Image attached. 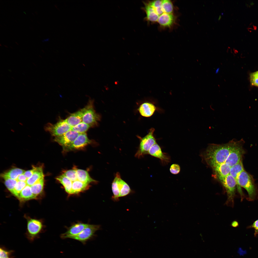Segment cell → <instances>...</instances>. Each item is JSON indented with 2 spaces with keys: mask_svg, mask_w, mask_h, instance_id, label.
Instances as JSON below:
<instances>
[{
  "mask_svg": "<svg viewBox=\"0 0 258 258\" xmlns=\"http://www.w3.org/2000/svg\"><path fill=\"white\" fill-rule=\"evenodd\" d=\"M231 167L224 162L217 165L212 168L215 175L220 181L229 174Z\"/></svg>",
  "mask_w": 258,
  "mask_h": 258,
  "instance_id": "17",
  "label": "cell"
},
{
  "mask_svg": "<svg viewBox=\"0 0 258 258\" xmlns=\"http://www.w3.org/2000/svg\"><path fill=\"white\" fill-rule=\"evenodd\" d=\"M249 77L251 85L258 87V70L251 73Z\"/></svg>",
  "mask_w": 258,
  "mask_h": 258,
  "instance_id": "32",
  "label": "cell"
},
{
  "mask_svg": "<svg viewBox=\"0 0 258 258\" xmlns=\"http://www.w3.org/2000/svg\"><path fill=\"white\" fill-rule=\"evenodd\" d=\"M2 178L4 180V184L6 187L12 193L16 183V180L6 177Z\"/></svg>",
  "mask_w": 258,
  "mask_h": 258,
  "instance_id": "30",
  "label": "cell"
},
{
  "mask_svg": "<svg viewBox=\"0 0 258 258\" xmlns=\"http://www.w3.org/2000/svg\"><path fill=\"white\" fill-rule=\"evenodd\" d=\"M44 184V177L31 186L32 191L36 199L43 191Z\"/></svg>",
  "mask_w": 258,
  "mask_h": 258,
  "instance_id": "25",
  "label": "cell"
},
{
  "mask_svg": "<svg viewBox=\"0 0 258 258\" xmlns=\"http://www.w3.org/2000/svg\"><path fill=\"white\" fill-rule=\"evenodd\" d=\"M16 180V183L12 194L17 197L21 191L27 185V184L26 181H22Z\"/></svg>",
  "mask_w": 258,
  "mask_h": 258,
  "instance_id": "29",
  "label": "cell"
},
{
  "mask_svg": "<svg viewBox=\"0 0 258 258\" xmlns=\"http://www.w3.org/2000/svg\"><path fill=\"white\" fill-rule=\"evenodd\" d=\"M220 181L225 188L227 194L226 204L227 206H233L236 187V180L229 174Z\"/></svg>",
  "mask_w": 258,
  "mask_h": 258,
  "instance_id": "6",
  "label": "cell"
},
{
  "mask_svg": "<svg viewBox=\"0 0 258 258\" xmlns=\"http://www.w3.org/2000/svg\"><path fill=\"white\" fill-rule=\"evenodd\" d=\"M243 140L236 141L234 146L225 163L231 167L238 163L242 159L244 153L243 148L244 142Z\"/></svg>",
  "mask_w": 258,
  "mask_h": 258,
  "instance_id": "9",
  "label": "cell"
},
{
  "mask_svg": "<svg viewBox=\"0 0 258 258\" xmlns=\"http://www.w3.org/2000/svg\"><path fill=\"white\" fill-rule=\"evenodd\" d=\"M219 70H220V68H218L217 69H216V70L215 71V73L216 74H218V72H219Z\"/></svg>",
  "mask_w": 258,
  "mask_h": 258,
  "instance_id": "37",
  "label": "cell"
},
{
  "mask_svg": "<svg viewBox=\"0 0 258 258\" xmlns=\"http://www.w3.org/2000/svg\"><path fill=\"white\" fill-rule=\"evenodd\" d=\"M236 141L233 140L227 143L209 145L203 154L207 164L211 168L224 163L229 156Z\"/></svg>",
  "mask_w": 258,
  "mask_h": 258,
  "instance_id": "1",
  "label": "cell"
},
{
  "mask_svg": "<svg viewBox=\"0 0 258 258\" xmlns=\"http://www.w3.org/2000/svg\"><path fill=\"white\" fill-rule=\"evenodd\" d=\"M4 45V46H5V47H7V48L8 47L7 46L5 45Z\"/></svg>",
  "mask_w": 258,
  "mask_h": 258,
  "instance_id": "41",
  "label": "cell"
},
{
  "mask_svg": "<svg viewBox=\"0 0 258 258\" xmlns=\"http://www.w3.org/2000/svg\"><path fill=\"white\" fill-rule=\"evenodd\" d=\"M17 198L21 202L36 199L32 191L31 186L28 185L22 190Z\"/></svg>",
  "mask_w": 258,
  "mask_h": 258,
  "instance_id": "22",
  "label": "cell"
},
{
  "mask_svg": "<svg viewBox=\"0 0 258 258\" xmlns=\"http://www.w3.org/2000/svg\"><path fill=\"white\" fill-rule=\"evenodd\" d=\"M80 134L71 130L61 135L54 137V140L63 148L70 145Z\"/></svg>",
  "mask_w": 258,
  "mask_h": 258,
  "instance_id": "13",
  "label": "cell"
},
{
  "mask_svg": "<svg viewBox=\"0 0 258 258\" xmlns=\"http://www.w3.org/2000/svg\"><path fill=\"white\" fill-rule=\"evenodd\" d=\"M78 180L84 183L89 184L92 182L97 181L93 179L90 176L88 172L86 170L75 168Z\"/></svg>",
  "mask_w": 258,
  "mask_h": 258,
  "instance_id": "21",
  "label": "cell"
},
{
  "mask_svg": "<svg viewBox=\"0 0 258 258\" xmlns=\"http://www.w3.org/2000/svg\"><path fill=\"white\" fill-rule=\"evenodd\" d=\"M253 27L254 30H256L257 29V27L255 25H253Z\"/></svg>",
  "mask_w": 258,
  "mask_h": 258,
  "instance_id": "39",
  "label": "cell"
},
{
  "mask_svg": "<svg viewBox=\"0 0 258 258\" xmlns=\"http://www.w3.org/2000/svg\"><path fill=\"white\" fill-rule=\"evenodd\" d=\"M84 108L82 122L89 125L91 127L97 125L100 119L99 114L95 111L93 106V101L90 100Z\"/></svg>",
  "mask_w": 258,
  "mask_h": 258,
  "instance_id": "8",
  "label": "cell"
},
{
  "mask_svg": "<svg viewBox=\"0 0 258 258\" xmlns=\"http://www.w3.org/2000/svg\"><path fill=\"white\" fill-rule=\"evenodd\" d=\"M71 128L65 119L60 120L54 124L48 123L44 127L45 130L54 137L62 135L71 130Z\"/></svg>",
  "mask_w": 258,
  "mask_h": 258,
  "instance_id": "7",
  "label": "cell"
},
{
  "mask_svg": "<svg viewBox=\"0 0 258 258\" xmlns=\"http://www.w3.org/2000/svg\"><path fill=\"white\" fill-rule=\"evenodd\" d=\"M15 43H16V44H17L18 45V43H16V42H15Z\"/></svg>",
  "mask_w": 258,
  "mask_h": 258,
  "instance_id": "42",
  "label": "cell"
},
{
  "mask_svg": "<svg viewBox=\"0 0 258 258\" xmlns=\"http://www.w3.org/2000/svg\"><path fill=\"white\" fill-rule=\"evenodd\" d=\"M251 227L255 230L256 232H258V220H256L251 226Z\"/></svg>",
  "mask_w": 258,
  "mask_h": 258,
  "instance_id": "35",
  "label": "cell"
},
{
  "mask_svg": "<svg viewBox=\"0 0 258 258\" xmlns=\"http://www.w3.org/2000/svg\"><path fill=\"white\" fill-rule=\"evenodd\" d=\"M156 109V108L153 104L148 102L144 103L141 105L138 109L140 114L145 117L151 116Z\"/></svg>",
  "mask_w": 258,
  "mask_h": 258,
  "instance_id": "19",
  "label": "cell"
},
{
  "mask_svg": "<svg viewBox=\"0 0 258 258\" xmlns=\"http://www.w3.org/2000/svg\"><path fill=\"white\" fill-rule=\"evenodd\" d=\"M148 154L159 159L163 164H166L170 161V156L166 153L162 152L161 148L156 143L150 148Z\"/></svg>",
  "mask_w": 258,
  "mask_h": 258,
  "instance_id": "14",
  "label": "cell"
},
{
  "mask_svg": "<svg viewBox=\"0 0 258 258\" xmlns=\"http://www.w3.org/2000/svg\"><path fill=\"white\" fill-rule=\"evenodd\" d=\"M180 168L179 165L176 164H173L172 165L170 168L171 173L173 174H177L180 172Z\"/></svg>",
  "mask_w": 258,
  "mask_h": 258,
  "instance_id": "33",
  "label": "cell"
},
{
  "mask_svg": "<svg viewBox=\"0 0 258 258\" xmlns=\"http://www.w3.org/2000/svg\"><path fill=\"white\" fill-rule=\"evenodd\" d=\"M176 17L173 13H165L159 17L157 23L161 27L170 28L176 23Z\"/></svg>",
  "mask_w": 258,
  "mask_h": 258,
  "instance_id": "15",
  "label": "cell"
},
{
  "mask_svg": "<svg viewBox=\"0 0 258 258\" xmlns=\"http://www.w3.org/2000/svg\"><path fill=\"white\" fill-rule=\"evenodd\" d=\"M42 222L40 220L30 218L27 221V236L30 241H33L41 231Z\"/></svg>",
  "mask_w": 258,
  "mask_h": 258,
  "instance_id": "10",
  "label": "cell"
},
{
  "mask_svg": "<svg viewBox=\"0 0 258 258\" xmlns=\"http://www.w3.org/2000/svg\"><path fill=\"white\" fill-rule=\"evenodd\" d=\"M236 187L239 192L242 194L240 187H243L248 192L250 199H254L256 194V189L252 176L244 170L239 175Z\"/></svg>",
  "mask_w": 258,
  "mask_h": 258,
  "instance_id": "3",
  "label": "cell"
},
{
  "mask_svg": "<svg viewBox=\"0 0 258 258\" xmlns=\"http://www.w3.org/2000/svg\"><path fill=\"white\" fill-rule=\"evenodd\" d=\"M11 252L8 251L4 248H0V258H11Z\"/></svg>",
  "mask_w": 258,
  "mask_h": 258,
  "instance_id": "34",
  "label": "cell"
},
{
  "mask_svg": "<svg viewBox=\"0 0 258 258\" xmlns=\"http://www.w3.org/2000/svg\"><path fill=\"white\" fill-rule=\"evenodd\" d=\"M43 177L44 175L42 167H35V170L33 174L27 179L26 183L27 185L31 186Z\"/></svg>",
  "mask_w": 258,
  "mask_h": 258,
  "instance_id": "20",
  "label": "cell"
},
{
  "mask_svg": "<svg viewBox=\"0 0 258 258\" xmlns=\"http://www.w3.org/2000/svg\"><path fill=\"white\" fill-rule=\"evenodd\" d=\"M89 225L81 223L74 224L69 227L65 233L62 234L60 237L63 239L70 238L79 233Z\"/></svg>",
  "mask_w": 258,
  "mask_h": 258,
  "instance_id": "16",
  "label": "cell"
},
{
  "mask_svg": "<svg viewBox=\"0 0 258 258\" xmlns=\"http://www.w3.org/2000/svg\"><path fill=\"white\" fill-rule=\"evenodd\" d=\"M244 170L242 159L238 163L231 167L229 174L235 179L236 185L238 177L239 174Z\"/></svg>",
  "mask_w": 258,
  "mask_h": 258,
  "instance_id": "26",
  "label": "cell"
},
{
  "mask_svg": "<svg viewBox=\"0 0 258 258\" xmlns=\"http://www.w3.org/2000/svg\"><path fill=\"white\" fill-rule=\"evenodd\" d=\"M48 39H49L48 38H47V39H44V40H43L42 41V42H45V41H48Z\"/></svg>",
  "mask_w": 258,
  "mask_h": 258,
  "instance_id": "38",
  "label": "cell"
},
{
  "mask_svg": "<svg viewBox=\"0 0 258 258\" xmlns=\"http://www.w3.org/2000/svg\"><path fill=\"white\" fill-rule=\"evenodd\" d=\"M89 184L84 183L78 180L72 182L70 194H78L87 189Z\"/></svg>",
  "mask_w": 258,
  "mask_h": 258,
  "instance_id": "23",
  "label": "cell"
},
{
  "mask_svg": "<svg viewBox=\"0 0 258 258\" xmlns=\"http://www.w3.org/2000/svg\"><path fill=\"white\" fill-rule=\"evenodd\" d=\"M84 108L71 114L65 119L67 123L72 127L82 121Z\"/></svg>",
  "mask_w": 258,
  "mask_h": 258,
  "instance_id": "18",
  "label": "cell"
},
{
  "mask_svg": "<svg viewBox=\"0 0 258 258\" xmlns=\"http://www.w3.org/2000/svg\"><path fill=\"white\" fill-rule=\"evenodd\" d=\"M92 142L88 138L86 133H80L70 145L63 148V150L64 151L67 152L82 149Z\"/></svg>",
  "mask_w": 258,
  "mask_h": 258,
  "instance_id": "12",
  "label": "cell"
},
{
  "mask_svg": "<svg viewBox=\"0 0 258 258\" xmlns=\"http://www.w3.org/2000/svg\"><path fill=\"white\" fill-rule=\"evenodd\" d=\"M91 127L88 125L81 122L77 125L72 127L71 130L80 133H86Z\"/></svg>",
  "mask_w": 258,
  "mask_h": 258,
  "instance_id": "28",
  "label": "cell"
},
{
  "mask_svg": "<svg viewBox=\"0 0 258 258\" xmlns=\"http://www.w3.org/2000/svg\"><path fill=\"white\" fill-rule=\"evenodd\" d=\"M142 9L145 12V20L149 22H157L159 17L165 13H173L174 7L169 0H157L143 1Z\"/></svg>",
  "mask_w": 258,
  "mask_h": 258,
  "instance_id": "2",
  "label": "cell"
},
{
  "mask_svg": "<svg viewBox=\"0 0 258 258\" xmlns=\"http://www.w3.org/2000/svg\"><path fill=\"white\" fill-rule=\"evenodd\" d=\"M56 179L63 186L66 192L70 194L72 183V181L63 174L58 176Z\"/></svg>",
  "mask_w": 258,
  "mask_h": 258,
  "instance_id": "24",
  "label": "cell"
},
{
  "mask_svg": "<svg viewBox=\"0 0 258 258\" xmlns=\"http://www.w3.org/2000/svg\"><path fill=\"white\" fill-rule=\"evenodd\" d=\"M100 228L99 225L89 224L79 233L70 238L80 241L84 244L94 236Z\"/></svg>",
  "mask_w": 258,
  "mask_h": 258,
  "instance_id": "11",
  "label": "cell"
},
{
  "mask_svg": "<svg viewBox=\"0 0 258 258\" xmlns=\"http://www.w3.org/2000/svg\"><path fill=\"white\" fill-rule=\"evenodd\" d=\"M238 224L237 222L236 221H233L231 225L233 227H236L237 226Z\"/></svg>",
  "mask_w": 258,
  "mask_h": 258,
  "instance_id": "36",
  "label": "cell"
},
{
  "mask_svg": "<svg viewBox=\"0 0 258 258\" xmlns=\"http://www.w3.org/2000/svg\"><path fill=\"white\" fill-rule=\"evenodd\" d=\"M112 189L113 198L117 200L120 197L125 196L130 192L129 185L121 178L120 173L117 172L112 182Z\"/></svg>",
  "mask_w": 258,
  "mask_h": 258,
  "instance_id": "4",
  "label": "cell"
},
{
  "mask_svg": "<svg viewBox=\"0 0 258 258\" xmlns=\"http://www.w3.org/2000/svg\"><path fill=\"white\" fill-rule=\"evenodd\" d=\"M25 171V170L19 168H13L2 173L1 176L2 177H6L15 179L19 175L23 173Z\"/></svg>",
  "mask_w": 258,
  "mask_h": 258,
  "instance_id": "27",
  "label": "cell"
},
{
  "mask_svg": "<svg viewBox=\"0 0 258 258\" xmlns=\"http://www.w3.org/2000/svg\"><path fill=\"white\" fill-rule=\"evenodd\" d=\"M154 131V128H151L148 134L141 138L139 149L135 155L136 157L139 158L148 154L150 148L156 143L153 135Z\"/></svg>",
  "mask_w": 258,
  "mask_h": 258,
  "instance_id": "5",
  "label": "cell"
},
{
  "mask_svg": "<svg viewBox=\"0 0 258 258\" xmlns=\"http://www.w3.org/2000/svg\"><path fill=\"white\" fill-rule=\"evenodd\" d=\"M62 174L68 178L72 182L78 180L75 167L72 169L63 171Z\"/></svg>",
  "mask_w": 258,
  "mask_h": 258,
  "instance_id": "31",
  "label": "cell"
},
{
  "mask_svg": "<svg viewBox=\"0 0 258 258\" xmlns=\"http://www.w3.org/2000/svg\"><path fill=\"white\" fill-rule=\"evenodd\" d=\"M221 15H220L219 16V18H218V20H220V18H221Z\"/></svg>",
  "mask_w": 258,
  "mask_h": 258,
  "instance_id": "40",
  "label": "cell"
}]
</instances>
